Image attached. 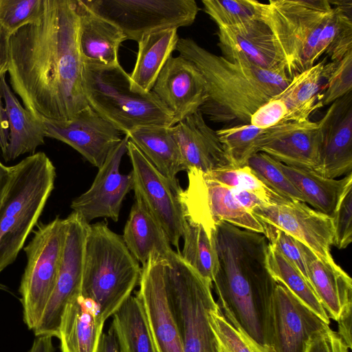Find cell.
<instances>
[{"label": "cell", "instance_id": "cell-1", "mask_svg": "<svg viewBox=\"0 0 352 352\" xmlns=\"http://www.w3.org/2000/svg\"><path fill=\"white\" fill-rule=\"evenodd\" d=\"M78 32L76 0H45L40 16L10 34L12 87L41 120L67 121L89 106Z\"/></svg>", "mask_w": 352, "mask_h": 352}, {"label": "cell", "instance_id": "cell-2", "mask_svg": "<svg viewBox=\"0 0 352 352\" xmlns=\"http://www.w3.org/2000/svg\"><path fill=\"white\" fill-rule=\"evenodd\" d=\"M212 237L219 264L212 283L221 314L257 343L270 346L277 283L266 263L267 239L262 233L226 221L216 226Z\"/></svg>", "mask_w": 352, "mask_h": 352}, {"label": "cell", "instance_id": "cell-3", "mask_svg": "<svg viewBox=\"0 0 352 352\" xmlns=\"http://www.w3.org/2000/svg\"><path fill=\"white\" fill-rule=\"evenodd\" d=\"M176 50L201 74L207 98L199 110L214 122L250 124L254 112L291 81L284 69L270 71L229 61L190 38H179Z\"/></svg>", "mask_w": 352, "mask_h": 352}, {"label": "cell", "instance_id": "cell-4", "mask_svg": "<svg viewBox=\"0 0 352 352\" xmlns=\"http://www.w3.org/2000/svg\"><path fill=\"white\" fill-rule=\"evenodd\" d=\"M56 168L43 152L11 166L0 201V273L11 265L37 224L54 188Z\"/></svg>", "mask_w": 352, "mask_h": 352}, {"label": "cell", "instance_id": "cell-5", "mask_svg": "<svg viewBox=\"0 0 352 352\" xmlns=\"http://www.w3.org/2000/svg\"><path fill=\"white\" fill-rule=\"evenodd\" d=\"M140 263L122 236L104 222L89 224L86 239L81 294L94 300L105 321L139 284Z\"/></svg>", "mask_w": 352, "mask_h": 352}, {"label": "cell", "instance_id": "cell-6", "mask_svg": "<svg viewBox=\"0 0 352 352\" xmlns=\"http://www.w3.org/2000/svg\"><path fill=\"white\" fill-rule=\"evenodd\" d=\"M84 89L89 106L124 135L143 126L174 125L173 114L152 91L131 89L120 64L84 63Z\"/></svg>", "mask_w": 352, "mask_h": 352}, {"label": "cell", "instance_id": "cell-7", "mask_svg": "<svg viewBox=\"0 0 352 352\" xmlns=\"http://www.w3.org/2000/svg\"><path fill=\"white\" fill-rule=\"evenodd\" d=\"M256 18L272 32L278 55L292 79L317 60L320 34L333 8L328 0H249Z\"/></svg>", "mask_w": 352, "mask_h": 352}, {"label": "cell", "instance_id": "cell-8", "mask_svg": "<svg viewBox=\"0 0 352 352\" xmlns=\"http://www.w3.org/2000/svg\"><path fill=\"white\" fill-rule=\"evenodd\" d=\"M167 299L184 352H220L210 322L219 309L212 283L186 263L180 253L164 266Z\"/></svg>", "mask_w": 352, "mask_h": 352}, {"label": "cell", "instance_id": "cell-9", "mask_svg": "<svg viewBox=\"0 0 352 352\" xmlns=\"http://www.w3.org/2000/svg\"><path fill=\"white\" fill-rule=\"evenodd\" d=\"M67 233L65 219L41 223L23 248L27 263L19 292L23 322L30 330L38 324L56 281Z\"/></svg>", "mask_w": 352, "mask_h": 352}, {"label": "cell", "instance_id": "cell-10", "mask_svg": "<svg viewBox=\"0 0 352 352\" xmlns=\"http://www.w3.org/2000/svg\"><path fill=\"white\" fill-rule=\"evenodd\" d=\"M94 13L117 26L126 40L192 25L199 10L195 0H81Z\"/></svg>", "mask_w": 352, "mask_h": 352}, {"label": "cell", "instance_id": "cell-11", "mask_svg": "<svg viewBox=\"0 0 352 352\" xmlns=\"http://www.w3.org/2000/svg\"><path fill=\"white\" fill-rule=\"evenodd\" d=\"M188 186L179 192V201L186 220L201 225L210 236L222 221L263 233L261 221L242 206L233 188L210 178L196 168L187 170Z\"/></svg>", "mask_w": 352, "mask_h": 352}, {"label": "cell", "instance_id": "cell-12", "mask_svg": "<svg viewBox=\"0 0 352 352\" xmlns=\"http://www.w3.org/2000/svg\"><path fill=\"white\" fill-rule=\"evenodd\" d=\"M126 153L132 165L135 200L144 205L170 244L178 249L186 223L179 197L182 188L178 182L170 180L157 170L129 140Z\"/></svg>", "mask_w": 352, "mask_h": 352}, {"label": "cell", "instance_id": "cell-13", "mask_svg": "<svg viewBox=\"0 0 352 352\" xmlns=\"http://www.w3.org/2000/svg\"><path fill=\"white\" fill-rule=\"evenodd\" d=\"M67 233L61 262L52 294L33 330L36 336H58L60 317L67 302L81 294L84 254L89 223L72 212L66 218Z\"/></svg>", "mask_w": 352, "mask_h": 352}, {"label": "cell", "instance_id": "cell-14", "mask_svg": "<svg viewBox=\"0 0 352 352\" xmlns=\"http://www.w3.org/2000/svg\"><path fill=\"white\" fill-rule=\"evenodd\" d=\"M252 212L261 222L289 234L309 248L320 259L331 262L333 228L331 217L299 201L280 205L263 204Z\"/></svg>", "mask_w": 352, "mask_h": 352}, {"label": "cell", "instance_id": "cell-15", "mask_svg": "<svg viewBox=\"0 0 352 352\" xmlns=\"http://www.w3.org/2000/svg\"><path fill=\"white\" fill-rule=\"evenodd\" d=\"M127 135L109 153L90 188L75 198L70 208L87 222L100 218L119 219L122 201L133 190V175L122 174L120 170L121 161L127 151Z\"/></svg>", "mask_w": 352, "mask_h": 352}, {"label": "cell", "instance_id": "cell-16", "mask_svg": "<svg viewBox=\"0 0 352 352\" xmlns=\"http://www.w3.org/2000/svg\"><path fill=\"white\" fill-rule=\"evenodd\" d=\"M329 327L289 289L277 283L270 327V346L274 352H305L311 337Z\"/></svg>", "mask_w": 352, "mask_h": 352}, {"label": "cell", "instance_id": "cell-17", "mask_svg": "<svg viewBox=\"0 0 352 352\" xmlns=\"http://www.w3.org/2000/svg\"><path fill=\"white\" fill-rule=\"evenodd\" d=\"M43 121L46 138L68 144L98 168L122 139L120 132L89 106L67 121Z\"/></svg>", "mask_w": 352, "mask_h": 352}, {"label": "cell", "instance_id": "cell-18", "mask_svg": "<svg viewBox=\"0 0 352 352\" xmlns=\"http://www.w3.org/2000/svg\"><path fill=\"white\" fill-rule=\"evenodd\" d=\"M317 124L318 157L314 170L330 179L351 173V91L333 102Z\"/></svg>", "mask_w": 352, "mask_h": 352}, {"label": "cell", "instance_id": "cell-19", "mask_svg": "<svg viewBox=\"0 0 352 352\" xmlns=\"http://www.w3.org/2000/svg\"><path fill=\"white\" fill-rule=\"evenodd\" d=\"M166 263L149 258L142 267L136 296L143 307L156 352H184L167 299L164 279Z\"/></svg>", "mask_w": 352, "mask_h": 352}, {"label": "cell", "instance_id": "cell-20", "mask_svg": "<svg viewBox=\"0 0 352 352\" xmlns=\"http://www.w3.org/2000/svg\"><path fill=\"white\" fill-rule=\"evenodd\" d=\"M151 91L173 114L174 125L199 110L207 98L199 70L180 55L168 58Z\"/></svg>", "mask_w": 352, "mask_h": 352}, {"label": "cell", "instance_id": "cell-21", "mask_svg": "<svg viewBox=\"0 0 352 352\" xmlns=\"http://www.w3.org/2000/svg\"><path fill=\"white\" fill-rule=\"evenodd\" d=\"M217 35L218 45L228 60L266 70L286 71L271 31L257 18L231 27H218Z\"/></svg>", "mask_w": 352, "mask_h": 352}, {"label": "cell", "instance_id": "cell-22", "mask_svg": "<svg viewBox=\"0 0 352 352\" xmlns=\"http://www.w3.org/2000/svg\"><path fill=\"white\" fill-rule=\"evenodd\" d=\"M258 152L287 166L315 170L318 157L317 122H286L266 129L259 140Z\"/></svg>", "mask_w": 352, "mask_h": 352}, {"label": "cell", "instance_id": "cell-23", "mask_svg": "<svg viewBox=\"0 0 352 352\" xmlns=\"http://www.w3.org/2000/svg\"><path fill=\"white\" fill-rule=\"evenodd\" d=\"M171 127L184 170L196 168L209 173L233 167L216 131L207 124L199 109Z\"/></svg>", "mask_w": 352, "mask_h": 352}, {"label": "cell", "instance_id": "cell-24", "mask_svg": "<svg viewBox=\"0 0 352 352\" xmlns=\"http://www.w3.org/2000/svg\"><path fill=\"white\" fill-rule=\"evenodd\" d=\"M104 320L99 306L81 294L63 311L57 338L61 352H96Z\"/></svg>", "mask_w": 352, "mask_h": 352}, {"label": "cell", "instance_id": "cell-25", "mask_svg": "<svg viewBox=\"0 0 352 352\" xmlns=\"http://www.w3.org/2000/svg\"><path fill=\"white\" fill-rule=\"evenodd\" d=\"M308 280L328 317L336 321L352 305V280L334 261L320 259L300 242Z\"/></svg>", "mask_w": 352, "mask_h": 352}, {"label": "cell", "instance_id": "cell-26", "mask_svg": "<svg viewBox=\"0 0 352 352\" xmlns=\"http://www.w3.org/2000/svg\"><path fill=\"white\" fill-rule=\"evenodd\" d=\"M79 17L78 45L84 63L116 66L120 65L118 52L126 41L115 25L99 16L76 0Z\"/></svg>", "mask_w": 352, "mask_h": 352}, {"label": "cell", "instance_id": "cell-27", "mask_svg": "<svg viewBox=\"0 0 352 352\" xmlns=\"http://www.w3.org/2000/svg\"><path fill=\"white\" fill-rule=\"evenodd\" d=\"M122 238L142 266L146 265L149 258L168 263L177 254L162 228L139 201L135 200L131 207Z\"/></svg>", "mask_w": 352, "mask_h": 352}, {"label": "cell", "instance_id": "cell-28", "mask_svg": "<svg viewBox=\"0 0 352 352\" xmlns=\"http://www.w3.org/2000/svg\"><path fill=\"white\" fill-rule=\"evenodd\" d=\"M0 89L10 133L8 146L3 155L4 160L8 162L25 153L34 154L38 146L45 144L44 121L21 105L8 86L6 75L0 78Z\"/></svg>", "mask_w": 352, "mask_h": 352}, {"label": "cell", "instance_id": "cell-29", "mask_svg": "<svg viewBox=\"0 0 352 352\" xmlns=\"http://www.w3.org/2000/svg\"><path fill=\"white\" fill-rule=\"evenodd\" d=\"M179 39L177 29L170 28L146 34L138 41L136 62L129 75L133 91L152 90L162 69L176 50Z\"/></svg>", "mask_w": 352, "mask_h": 352}, {"label": "cell", "instance_id": "cell-30", "mask_svg": "<svg viewBox=\"0 0 352 352\" xmlns=\"http://www.w3.org/2000/svg\"><path fill=\"white\" fill-rule=\"evenodd\" d=\"M279 166L302 195L305 202L330 217L345 190L352 184L351 173L337 179L325 177L312 169L287 166L280 162Z\"/></svg>", "mask_w": 352, "mask_h": 352}, {"label": "cell", "instance_id": "cell-31", "mask_svg": "<svg viewBox=\"0 0 352 352\" xmlns=\"http://www.w3.org/2000/svg\"><path fill=\"white\" fill-rule=\"evenodd\" d=\"M127 135L157 170L170 180L177 182L176 175L184 168L171 126H143Z\"/></svg>", "mask_w": 352, "mask_h": 352}, {"label": "cell", "instance_id": "cell-32", "mask_svg": "<svg viewBox=\"0 0 352 352\" xmlns=\"http://www.w3.org/2000/svg\"><path fill=\"white\" fill-rule=\"evenodd\" d=\"M324 65L322 60L294 76L289 85L274 96L287 106L288 113L283 122L308 120L314 110L322 106V95L319 91L324 78Z\"/></svg>", "mask_w": 352, "mask_h": 352}, {"label": "cell", "instance_id": "cell-33", "mask_svg": "<svg viewBox=\"0 0 352 352\" xmlns=\"http://www.w3.org/2000/svg\"><path fill=\"white\" fill-rule=\"evenodd\" d=\"M111 328L121 352H156L143 307L130 296L113 314Z\"/></svg>", "mask_w": 352, "mask_h": 352}, {"label": "cell", "instance_id": "cell-34", "mask_svg": "<svg viewBox=\"0 0 352 352\" xmlns=\"http://www.w3.org/2000/svg\"><path fill=\"white\" fill-rule=\"evenodd\" d=\"M266 263L271 276L277 283L285 286L329 324V318L309 281L292 263L270 243L267 245Z\"/></svg>", "mask_w": 352, "mask_h": 352}, {"label": "cell", "instance_id": "cell-35", "mask_svg": "<svg viewBox=\"0 0 352 352\" xmlns=\"http://www.w3.org/2000/svg\"><path fill=\"white\" fill-rule=\"evenodd\" d=\"M336 1V7L322 28L316 48V60L324 53L339 61L352 50V2Z\"/></svg>", "mask_w": 352, "mask_h": 352}, {"label": "cell", "instance_id": "cell-36", "mask_svg": "<svg viewBox=\"0 0 352 352\" xmlns=\"http://www.w3.org/2000/svg\"><path fill=\"white\" fill-rule=\"evenodd\" d=\"M180 255L203 277L212 282L218 269V258L212 236L199 224L186 221Z\"/></svg>", "mask_w": 352, "mask_h": 352}, {"label": "cell", "instance_id": "cell-37", "mask_svg": "<svg viewBox=\"0 0 352 352\" xmlns=\"http://www.w3.org/2000/svg\"><path fill=\"white\" fill-rule=\"evenodd\" d=\"M265 129L250 124H236L216 131L234 168L246 166L248 160L258 153V143Z\"/></svg>", "mask_w": 352, "mask_h": 352}, {"label": "cell", "instance_id": "cell-38", "mask_svg": "<svg viewBox=\"0 0 352 352\" xmlns=\"http://www.w3.org/2000/svg\"><path fill=\"white\" fill-rule=\"evenodd\" d=\"M206 173L210 178L224 185L254 194L266 204L280 205L291 201L267 187L248 165L239 168L218 169Z\"/></svg>", "mask_w": 352, "mask_h": 352}, {"label": "cell", "instance_id": "cell-39", "mask_svg": "<svg viewBox=\"0 0 352 352\" xmlns=\"http://www.w3.org/2000/svg\"><path fill=\"white\" fill-rule=\"evenodd\" d=\"M247 165L267 187L280 196L305 203L302 195L281 170L278 161L258 152L248 160Z\"/></svg>", "mask_w": 352, "mask_h": 352}, {"label": "cell", "instance_id": "cell-40", "mask_svg": "<svg viewBox=\"0 0 352 352\" xmlns=\"http://www.w3.org/2000/svg\"><path fill=\"white\" fill-rule=\"evenodd\" d=\"M210 322L220 352H274L271 347L257 343L230 324L222 316L219 308L211 312Z\"/></svg>", "mask_w": 352, "mask_h": 352}, {"label": "cell", "instance_id": "cell-41", "mask_svg": "<svg viewBox=\"0 0 352 352\" xmlns=\"http://www.w3.org/2000/svg\"><path fill=\"white\" fill-rule=\"evenodd\" d=\"M205 12L218 27H231L256 18L249 0H203Z\"/></svg>", "mask_w": 352, "mask_h": 352}, {"label": "cell", "instance_id": "cell-42", "mask_svg": "<svg viewBox=\"0 0 352 352\" xmlns=\"http://www.w3.org/2000/svg\"><path fill=\"white\" fill-rule=\"evenodd\" d=\"M323 77L327 80L326 90L322 94V106L332 103L351 91L352 50L339 61L324 65Z\"/></svg>", "mask_w": 352, "mask_h": 352}, {"label": "cell", "instance_id": "cell-43", "mask_svg": "<svg viewBox=\"0 0 352 352\" xmlns=\"http://www.w3.org/2000/svg\"><path fill=\"white\" fill-rule=\"evenodd\" d=\"M45 0H0V25L10 34L42 14Z\"/></svg>", "mask_w": 352, "mask_h": 352}, {"label": "cell", "instance_id": "cell-44", "mask_svg": "<svg viewBox=\"0 0 352 352\" xmlns=\"http://www.w3.org/2000/svg\"><path fill=\"white\" fill-rule=\"evenodd\" d=\"M331 217L333 228V245L340 250L344 249L352 241V184L344 192Z\"/></svg>", "mask_w": 352, "mask_h": 352}, {"label": "cell", "instance_id": "cell-45", "mask_svg": "<svg viewBox=\"0 0 352 352\" xmlns=\"http://www.w3.org/2000/svg\"><path fill=\"white\" fill-rule=\"evenodd\" d=\"M261 223L263 228V234L269 240V243L274 245L292 263L308 280L300 242L289 234L270 224L261 221Z\"/></svg>", "mask_w": 352, "mask_h": 352}, {"label": "cell", "instance_id": "cell-46", "mask_svg": "<svg viewBox=\"0 0 352 352\" xmlns=\"http://www.w3.org/2000/svg\"><path fill=\"white\" fill-rule=\"evenodd\" d=\"M287 113L285 103L281 99L274 97L254 112L250 124L266 129L283 122Z\"/></svg>", "mask_w": 352, "mask_h": 352}, {"label": "cell", "instance_id": "cell-47", "mask_svg": "<svg viewBox=\"0 0 352 352\" xmlns=\"http://www.w3.org/2000/svg\"><path fill=\"white\" fill-rule=\"evenodd\" d=\"M305 352H349V348L329 327L311 337Z\"/></svg>", "mask_w": 352, "mask_h": 352}, {"label": "cell", "instance_id": "cell-48", "mask_svg": "<svg viewBox=\"0 0 352 352\" xmlns=\"http://www.w3.org/2000/svg\"><path fill=\"white\" fill-rule=\"evenodd\" d=\"M10 34L0 25V78L6 75L9 68Z\"/></svg>", "mask_w": 352, "mask_h": 352}, {"label": "cell", "instance_id": "cell-49", "mask_svg": "<svg viewBox=\"0 0 352 352\" xmlns=\"http://www.w3.org/2000/svg\"><path fill=\"white\" fill-rule=\"evenodd\" d=\"M338 332L337 333L346 344L351 349V306L348 307L338 320Z\"/></svg>", "mask_w": 352, "mask_h": 352}, {"label": "cell", "instance_id": "cell-50", "mask_svg": "<svg viewBox=\"0 0 352 352\" xmlns=\"http://www.w3.org/2000/svg\"><path fill=\"white\" fill-rule=\"evenodd\" d=\"M3 97L0 89V151L3 155L9 142V123L7 113L2 102Z\"/></svg>", "mask_w": 352, "mask_h": 352}, {"label": "cell", "instance_id": "cell-51", "mask_svg": "<svg viewBox=\"0 0 352 352\" xmlns=\"http://www.w3.org/2000/svg\"><path fill=\"white\" fill-rule=\"evenodd\" d=\"M96 352H121L111 327L108 332L102 333Z\"/></svg>", "mask_w": 352, "mask_h": 352}, {"label": "cell", "instance_id": "cell-52", "mask_svg": "<svg viewBox=\"0 0 352 352\" xmlns=\"http://www.w3.org/2000/svg\"><path fill=\"white\" fill-rule=\"evenodd\" d=\"M52 336H36L33 344L28 352H54Z\"/></svg>", "mask_w": 352, "mask_h": 352}, {"label": "cell", "instance_id": "cell-53", "mask_svg": "<svg viewBox=\"0 0 352 352\" xmlns=\"http://www.w3.org/2000/svg\"><path fill=\"white\" fill-rule=\"evenodd\" d=\"M11 176V166H6L0 160V201L4 195Z\"/></svg>", "mask_w": 352, "mask_h": 352}, {"label": "cell", "instance_id": "cell-54", "mask_svg": "<svg viewBox=\"0 0 352 352\" xmlns=\"http://www.w3.org/2000/svg\"><path fill=\"white\" fill-rule=\"evenodd\" d=\"M0 290L8 292L9 289L6 285L0 283Z\"/></svg>", "mask_w": 352, "mask_h": 352}]
</instances>
